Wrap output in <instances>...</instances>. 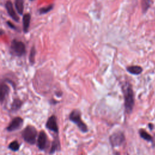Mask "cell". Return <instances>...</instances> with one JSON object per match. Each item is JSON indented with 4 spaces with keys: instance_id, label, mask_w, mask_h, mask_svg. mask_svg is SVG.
Instances as JSON below:
<instances>
[{
    "instance_id": "obj_1",
    "label": "cell",
    "mask_w": 155,
    "mask_h": 155,
    "mask_svg": "<svg viewBox=\"0 0 155 155\" xmlns=\"http://www.w3.org/2000/svg\"><path fill=\"white\" fill-rule=\"evenodd\" d=\"M124 97V106L125 111L130 114L134 105V96L131 85L129 82L125 83L122 87Z\"/></svg>"
},
{
    "instance_id": "obj_2",
    "label": "cell",
    "mask_w": 155,
    "mask_h": 155,
    "mask_svg": "<svg viewBox=\"0 0 155 155\" xmlns=\"http://www.w3.org/2000/svg\"><path fill=\"white\" fill-rule=\"evenodd\" d=\"M22 136L26 142L30 145H33L36 143L37 131L34 127L28 125L22 131Z\"/></svg>"
},
{
    "instance_id": "obj_3",
    "label": "cell",
    "mask_w": 155,
    "mask_h": 155,
    "mask_svg": "<svg viewBox=\"0 0 155 155\" xmlns=\"http://www.w3.org/2000/svg\"><path fill=\"white\" fill-rule=\"evenodd\" d=\"M69 119L72 122L74 123L82 132H87L88 127L87 125L82 120L81 113L78 110H74L71 112L69 116Z\"/></svg>"
},
{
    "instance_id": "obj_4",
    "label": "cell",
    "mask_w": 155,
    "mask_h": 155,
    "mask_svg": "<svg viewBox=\"0 0 155 155\" xmlns=\"http://www.w3.org/2000/svg\"><path fill=\"white\" fill-rule=\"evenodd\" d=\"M12 53L17 56H21L25 53V47L24 44L17 40H13L10 45Z\"/></svg>"
},
{
    "instance_id": "obj_5",
    "label": "cell",
    "mask_w": 155,
    "mask_h": 155,
    "mask_svg": "<svg viewBox=\"0 0 155 155\" xmlns=\"http://www.w3.org/2000/svg\"><path fill=\"white\" fill-rule=\"evenodd\" d=\"M111 145L113 147L121 145L125 141V138L123 133L120 131L116 132L111 134L109 138Z\"/></svg>"
},
{
    "instance_id": "obj_6",
    "label": "cell",
    "mask_w": 155,
    "mask_h": 155,
    "mask_svg": "<svg viewBox=\"0 0 155 155\" xmlns=\"http://www.w3.org/2000/svg\"><path fill=\"white\" fill-rule=\"evenodd\" d=\"M23 124V119L20 117H15L7 127V130L8 131H13L20 128Z\"/></svg>"
},
{
    "instance_id": "obj_7",
    "label": "cell",
    "mask_w": 155,
    "mask_h": 155,
    "mask_svg": "<svg viewBox=\"0 0 155 155\" xmlns=\"http://www.w3.org/2000/svg\"><path fill=\"white\" fill-rule=\"evenodd\" d=\"M47 143V136L46 133L44 131H40L38 137V140H37V145L38 148L41 150H44L46 147Z\"/></svg>"
},
{
    "instance_id": "obj_8",
    "label": "cell",
    "mask_w": 155,
    "mask_h": 155,
    "mask_svg": "<svg viewBox=\"0 0 155 155\" xmlns=\"http://www.w3.org/2000/svg\"><path fill=\"white\" fill-rule=\"evenodd\" d=\"M45 126L47 128L48 130L55 132L56 133H58V127L57 125L56 122V117L54 115L51 116L48 119L46 122Z\"/></svg>"
},
{
    "instance_id": "obj_9",
    "label": "cell",
    "mask_w": 155,
    "mask_h": 155,
    "mask_svg": "<svg viewBox=\"0 0 155 155\" xmlns=\"http://www.w3.org/2000/svg\"><path fill=\"white\" fill-rule=\"evenodd\" d=\"M5 8L7 11L8 15L16 22H18L19 17L16 15V12L14 10L13 4L10 1H7L5 3Z\"/></svg>"
},
{
    "instance_id": "obj_10",
    "label": "cell",
    "mask_w": 155,
    "mask_h": 155,
    "mask_svg": "<svg viewBox=\"0 0 155 155\" xmlns=\"http://www.w3.org/2000/svg\"><path fill=\"white\" fill-rule=\"evenodd\" d=\"M127 70L130 74H134V75H138V74H140L142 72L143 69L141 67H140L139 65H131V66L128 67L127 68Z\"/></svg>"
},
{
    "instance_id": "obj_11",
    "label": "cell",
    "mask_w": 155,
    "mask_h": 155,
    "mask_svg": "<svg viewBox=\"0 0 155 155\" xmlns=\"http://www.w3.org/2000/svg\"><path fill=\"white\" fill-rule=\"evenodd\" d=\"M10 89L8 86L5 84H2L1 85V103L3 102L4 99L6 98L8 94Z\"/></svg>"
},
{
    "instance_id": "obj_12",
    "label": "cell",
    "mask_w": 155,
    "mask_h": 155,
    "mask_svg": "<svg viewBox=\"0 0 155 155\" xmlns=\"http://www.w3.org/2000/svg\"><path fill=\"white\" fill-rule=\"evenodd\" d=\"M31 19V16L30 14L27 13L24 15L22 19V24H23V30L25 33H27L28 30Z\"/></svg>"
},
{
    "instance_id": "obj_13",
    "label": "cell",
    "mask_w": 155,
    "mask_h": 155,
    "mask_svg": "<svg viewBox=\"0 0 155 155\" xmlns=\"http://www.w3.org/2000/svg\"><path fill=\"white\" fill-rule=\"evenodd\" d=\"M139 135L143 139H144L146 141H148V142H150L151 143H153V137L149 134L145 130L143 129H140L139 130Z\"/></svg>"
},
{
    "instance_id": "obj_14",
    "label": "cell",
    "mask_w": 155,
    "mask_h": 155,
    "mask_svg": "<svg viewBox=\"0 0 155 155\" xmlns=\"http://www.w3.org/2000/svg\"><path fill=\"white\" fill-rule=\"evenodd\" d=\"M15 5L18 13L22 15L24 10V1L23 0H15Z\"/></svg>"
},
{
    "instance_id": "obj_15",
    "label": "cell",
    "mask_w": 155,
    "mask_h": 155,
    "mask_svg": "<svg viewBox=\"0 0 155 155\" xmlns=\"http://www.w3.org/2000/svg\"><path fill=\"white\" fill-rule=\"evenodd\" d=\"M22 104V101L20 99H15L13 100L12 105H11V110L13 111H16L20 109Z\"/></svg>"
},
{
    "instance_id": "obj_16",
    "label": "cell",
    "mask_w": 155,
    "mask_h": 155,
    "mask_svg": "<svg viewBox=\"0 0 155 155\" xmlns=\"http://www.w3.org/2000/svg\"><path fill=\"white\" fill-rule=\"evenodd\" d=\"M59 145V139H58V137H56L52 142V145H51V149H50V154L54 153V151L58 150V148Z\"/></svg>"
},
{
    "instance_id": "obj_17",
    "label": "cell",
    "mask_w": 155,
    "mask_h": 155,
    "mask_svg": "<svg viewBox=\"0 0 155 155\" xmlns=\"http://www.w3.org/2000/svg\"><path fill=\"white\" fill-rule=\"evenodd\" d=\"M150 6V0H142L141 7L142 12L143 13H146Z\"/></svg>"
},
{
    "instance_id": "obj_18",
    "label": "cell",
    "mask_w": 155,
    "mask_h": 155,
    "mask_svg": "<svg viewBox=\"0 0 155 155\" xmlns=\"http://www.w3.org/2000/svg\"><path fill=\"white\" fill-rule=\"evenodd\" d=\"M19 146L18 142L17 140H14L9 144L8 148L13 151H16L19 149Z\"/></svg>"
},
{
    "instance_id": "obj_19",
    "label": "cell",
    "mask_w": 155,
    "mask_h": 155,
    "mask_svg": "<svg viewBox=\"0 0 155 155\" xmlns=\"http://www.w3.org/2000/svg\"><path fill=\"white\" fill-rule=\"evenodd\" d=\"M35 54H36V49L34 46H33L30 50V54H29V61L30 62L33 64L35 63Z\"/></svg>"
},
{
    "instance_id": "obj_20",
    "label": "cell",
    "mask_w": 155,
    "mask_h": 155,
    "mask_svg": "<svg viewBox=\"0 0 155 155\" xmlns=\"http://www.w3.org/2000/svg\"><path fill=\"white\" fill-rule=\"evenodd\" d=\"M53 7V4H51V5H47V6H46V7L41 8L39 9V14H41V15L47 13H48V12L51 11V10H52Z\"/></svg>"
},
{
    "instance_id": "obj_21",
    "label": "cell",
    "mask_w": 155,
    "mask_h": 155,
    "mask_svg": "<svg viewBox=\"0 0 155 155\" xmlns=\"http://www.w3.org/2000/svg\"><path fill=\"white\" fill-rule=\"evenodd\" d=\"M7 25L10 27V28H13V29H16V27L11 22H10V21H7Z\"/></svg>"
},
{
    "instance_id": "obj_22",
    "label": "cell",
    "mask_w": 155,
    "mask_h": 155,
    "mask_svg": "<svg viewBox=\"0 0 155 155\" xmlns=\"http://www.w3.org/2000/svg\"><path fill=\"white\" fill-rule=\"evenodd\" d=\"M148 127H149V128L151 130L152 129H153V124H151V123H150L149 124H148Z\"/></svg>"
},
{
    "instance_id": "obj_23",
    "label": "cell",
    "mask_w": 155,
    "mask_h": 155,
    "mask_svg": "<svg viewBox=\"0 0 155 155\" xmlns=\"http://www.w3.org/2000/svg\"><path fill=\"white\" fill-rule=\"evenodd\" d=\"M114 155H120V153L119 152H116L114 153Z\"/></svg>"
},
{
    "instance_id": "obj_24",
    "label": "cell",
    "mask_w": 155,
    "mask_h": 155,
    "mask_svg": "<svg viewBox=\"0 0 155 155\" xmlns=\"http://www.w3.org/2000/svg\"><path fill=\"white\" fill-rule=\"evenodd\" d=\"M30 1H33V0H30Z\"/></svg>"
}]
</instances>
